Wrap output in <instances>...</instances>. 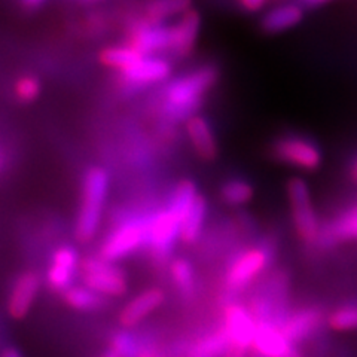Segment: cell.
Segmentation results:
<instances>
[{
  "label": "cell",
  "mask_w": 357,
  "mask_h": 357,
  "mask_svg": "<svg viewBox=\"0 0 357 357\" xmlns=\"http://www.w3.org/2000/svg\"><path fill=\"white\" fill-rule=\"evenodd\" d=\"M186 132L191 140L197 153L204 160H215L218 155V142L210 122L204 118L195 115L186 121Z\"/></svg>",
  "instance_id": "obj_19"
},
{
  "label": "cell",
  "mask_w": 357,
  "mask_h": 357,
  "mask_svg": "<svg viewBox=\"0 0 357 357\" xmlns=\"http://www.w3.org/2000/svg\"><path fill=\"white\" fill-rule=\"evenodd\" d=\"M332 2V0H301V3H304L307 6H321Z\"/></svg>",
  "instance_id": "obj_35"
},
{
  "label": "cell",
  "mask_w": 357,
  "mask_h": 357,
  "mask_svg": "<svg viewBox=\"0 0 357 357\" xmlns=\"http://www.w3.org/2000/svg\"><path fill=\"white\" fill-rule=\"evenodd\" d=\"M326 323L337 332L357 331V303H347L335 308L326 317Z\"/></svg>",
  "instance_id": "obj_28"
},
{
  "label": "cell",
  "mask_w": 357,
  "mask_h": 357,
  "mask_svg": "<svg viewBox=\"0 0 357 357\" xmlns=\"http://www.w3.org/2000/svg\"><path fill=\"white\" fill-rule=\"evenodd\" d=\"M170 274L176 287L178 289V292L182 294V296L189 298L194 295L195 290V275L192 265L189 264L186 259L178 258L172 262L170 265Z\"/></svg>",
  "instance_id": "obj_27"
},
{
  "label": "cell",
  "mask_w": 357,
  "mask_h": 357,
  "mask_svg": "<svg viewBox=\"0 0 357 357\" xmlns=\"http://www.w3.org/2000/svg\"><path fill=\"white\" fill-rule=\"evenodd\" d=\"M349 174H350V181L357 185V156H356V160L353 161V164L350 167Z\"/></svg>",
  "instance_id": "obj_36"
},
{
  "label": "cell",
  "mask_w": 357,
  "mask_h": 357,
  "mask_svg": "<svg viewBox=\"0 0 357 357\" xmlns=\"http://www.w3.org/2000/svg\"><path fill=\"white\" fill-rule=\"evenodd\" d=\"M286 192L298 237L308 245L319 244L323 227L320 225L317 211L314 206H312L307 182L304 178L292 177L287 182Z\"/></svg>",
  "instance_id": "obj_5"
},
{
  "label": "cell",
  "mask_w": 357,
  "mask_h": 357,
  "mask_svg": "<svg viewBox=\"0 0 357 357\" xmlns=\"http://www.w3.org/2000/svg\"><path fill=\"white\" fill-rule=\"evenodd\" d=\"M248 351L249 350L240 349V347H232V345H229V349L227 350V353L223 357H248Z\"/></svg>",
  "instance_id": "obj_32"
},
{
  "label": "cell",
  "mask_w": 357,
  "mask_h": 357,
  "mask_svg": "<svg viewBox=\"0 0 357 357\" xmlns=\"http://www.w3.org/2000/svg\"><path fill=\"white\" fill-rule=\"evenodd\" d=\"M118 73L121 88L126 93H137L169 79L172 75V64L161 55H149Z\"/></svg>",
  "instance_id": "obj_8"
},
{
  "label": "cell",
  "mask_w": 357,
  "mask_h": 357,
  "mask_svg": "<svg viewBox=\"0 0 357 357\" xmlns=\"http://www.w3.org/2000/svg\"><path fill=\"white\" fill-rule=\"evenodd\" d=\"M181 227L182 219L172 208L165 206L155 210L151 223L148 248L156 266L164 268L169 262L176 238L181 237Z\"/></svg>",
  "instance_id": "obj_7"
},
{
  "label": "cell",
  "mask_w": 357,
  "mask_h": 357,
  "mask_svg": "<svg viewBox=\"0 0 357 357\" xmlns=\"http://www.w3.org/2000/svg\"><path fill=\"white\" fill-rule=\"evenodd\" d=\"M223 329L228 335L229 345L249 350L256 333V320L249 308L241 304L229 303L223 311Z\"/></svg>",
  "instance_id": "obj_13"
},
{
  "label": "cell",
  "mask_w": 357,
  "mask_h": 357,
  "mask_svg": "<svg viewBox=\"0 0 357 357\" xmlns=\"http://www.w3.org/2000/svg\"><path fill=\"white\" fill-rule=\"evenodd\" d=\"M273 155L277 161L304 172L317 170L323 161L317 144L301 136H284L275 140Z\"/></svg>",
  "instance_id": "obj_9"
},
{
  "label": "cell",
  "mask_w": 357,
  "mask_h": 357,
  "mask_svg": "<svg viewBox=\"0 0 357 357\" xmlns=\"http://www.w3.org/2000/svg\"><path fill=\"white\" fill-rule=\"evenodd\" d=\"M134 50H137L144 57L160 55L170 51L172 47V26L160 24L148 20L132 22L128 30L127 42Z\"/></svg>",
  "instance_id": "obj_10"
},
{
  "label": "cell",
  "mask_w": 357,
  "mask_h": 357,
  "mask_svg": "<svg viewBox=\"0 0 357 357\" xmlns=\"http://www.w3.org/2000/svg\"><path fill=\"white\" fill-rule=\"evenodd\" d=\"M304 18V9L296 3H284L278 5L262 17L261 26L265 33L275 35L296 27Z\"/></svg>",
  "instance_id": "obj_20"
},
{
  "label": "cell",
  "mask_w": 357,
  "mask_h": 357,
  "mask_svg": "<svg viewBox=\"0 0 357 357\" xmlns=\"http://www.w3.org/2000/svg\"><path fill=\"white\" fill-rule=\"evenodd\" d=\"M165 299V295L161 289H149L144 290L143 294L137 295L132 301L122 308L119 320L124 326L131 328L134 325H137L139 321H142L144 317L153 310L158 308Z\"/></svg>",
  "instance_id": "obj_18"
},
{
  "label": "cell",
  "mask_w": 357,
  "mask_h": 357,
  "mask_svg": "<svg viewBox=\"0 0 357 357\" xmlns=\"http://www.w3.org/2000/svg\"><path fill=\"white\" fill-rule=\"evenodd\" d=\"M64 303L77 311H97L105 305V296L86 286H72L63 294Z\"/></svg>",
  "instance_id": "obj_25"
},
{
  "label": "cell",
  "mask_w": 357,
  "mask_h": 357,
  "mask_svg": "<svg viewBox=\"0 0 357 357\" xmlns=\"http://www.w3.org/2000/svg\"><path fill=\"white\" fill-rule=\"evenodd\" d=\"M0 357H21V354L14 347H8L2 351V356H0Z\"/></svg>",
  "instance_id": "obj_37"
},
{
  "label": "cell",
  "mask_w": 357,
  "mask_h": 357,
  "mask_svg": "<svg viewBox=\"0 0 357 357\" xmlns=\"http://www.w3.org/2000/svg\"><path fill=\"white\" fill-rule=\"evenodd\" d=\"M79 268L85 286L94 292L103 296H122L127 294V277L114 262L106 261L102 256H88Z\"/></svg>",
  "instance_id": "obj_6"
},
{
  "label": "cell",
  "mask_w": 357,
  "mask_h": 357,
  "mask_svg": "<svg viewBox=\"0 0 357 357\" xmlns=\"http://www.w3.org/2000/svg\"><path fill=\"white\" fill-rule=\"evenodd\" d=\"M77 2H82V3H94V2H100V0H77Z\"/></svg>",
  "instance_id": "obj_40"
},
{
  "label": "cell",
  "mask_w": 357,
  "mask_h": 357,
  "mask_svg": "<svg viewBox=\"0 0 357 357\" xmlns=\"http://www.w3.org/2000/svg\"><path fill=\"white\" fill-rule=\"evenodd\" d=\"M153 213L155 211H143L119 216L116 227L107 234L102 244L100 256L109 262H115L139 250L142 245H148Z\"/></svg>",
  "instance_id": "obj_3"
},
{
  "label": "cell",
  "mask_w": 357,
  "mask_h": 357,
  "mask_svg": "<svg viewBox=\"0 0 357 357\" xmlns=\"http://www.w3.org/2000/svg\"><path fill=\"white\" fill-rule=\"evenodd\" d=\"M192 0H152L144 10V20L165 24V21L176 15H183L191 10Z\"/></svg>",
  "instance_id": "obj_23"
},
{
  "label": "cell",
  "mask_w": 357,
  "mask_h": 357,
  "mask_svg": "<svg viewBox=\"0 0 357 357\" xmlns=\"http://www.w3.org/2000/svg\"><path fill=\"white\" fill-rule=\"evenodd\" d=\"M42 84L36 76L26 75L21 76L14 84V96L20 103H33L36 102V98L40 96Z\"/></svg>",
  "instance_id": "obj_29"
},
{
  "label": "cell",
  "mask_w": 357,
  "mask_h": 357,
  "mask_svg": "<svg viewBox=\"0 0 357 357\" xmlns=\"http://www.w3.org/2000/svg\"><path fill=\"white\" fill-rule=\"evenodd\" d=\"M347 241H357V203L345 207L326 227L321 228L319 244L332 245Z\"/></svg>",
  "instance_id": "obj_16"
},
{
  "label": "cell",
  "mask_w": 357,
  "mask_h": 357,
  "mask_svg": "<svg viewBox=\"0 0 357 357\" xmlns=\"http://www.w3.org/2000/svg\"><path fill=\"white\" fill-rule=\"evenodd\" d=\"M39 290V277L36 273L26 271L20 274L8 298V312L10 317L22 319L27 316L29 310L35 303L36 294Z\"/></svg>",
  "instance_id": "obj_15"
},
{
  "label": "cell",
  "mask_w": 357,
  "mask_h": 357,
  "mask_svg": "<svg viewBox=\"0 0 357 357\" xmlns=\"http://www.w3.org/2000/svg\"><path fill=\"white\" fill-rule=\"evenodd\" d=\"M107 191L109 176L106 170L91 167L84 177L81 206L76 218L75 236L79 241L86 243L96 236L102 222Z\"/></svg>",
  "instance_id": "obj_2"
},
{
  "label": "cell",
  "mask_w": 357,
  "mask_h": 357,
  "mask_svg": "<svg viewBox=\"0 0 357 357\" xmlns=\"http://www.w3.org/2000/svg\"><path fill=\"white\" fill-rule=\"evenodd\" d=\"M228 349V335L222 326L216 332L207 333L203 338L195 341L186 357H223Z\"/></svg>",
  "instance_id": "obj_21"
},
{
  "label": "cell",
  "mask_w": 357,
  "mask_h": 357,
  "mask_svg": "<svg viewBox=\"0 0 357 357\" xmlns=\"http://www.w3.org/2000/svg\"><path fill=\"white\" fill-rule=\"evenodd\" d=\"M47 0H21L22 6H24L26 9H30V10H35L38 8H40Z\"/></svg>",
  "instance_id": "obj_33"
},
{
  "label": "cell",
  "mask_w": 357,
  "mask_h": 357,
  "mask_svg": "<svg viewBox=\"0 0 357 357\" xmlns=\"http://www.w3.org/2000/svg\"><path fill=\"white\" fill-rule=\"evenodd\" d=\"M273 258V245L268 243L255 244L249 249L238 252L227 268L225 284H223L227 295L234 296L243 292L256 277L266 270Z\"/></svg>",
  "instance_id": "obj_4"
},
{
  "label": "cell",
  "mask_w": 357,
  "mask_h": 357,
  "mask_svg": "<svg viewBox=\"0 0 357 357\" xmlns=\"http://www.w3.org/2000/svg\"><path fill=\"white\" fill-rule=\"evenodd\" d=\"M201 31V15L191 9L183 14L174 26H172V47L170 52L176 55H188L192 51L194 45Z\"/></svg>",
  "instance_id": "obj_17"
},
{
  "label": "cell",
  "mask_w": 357,
  "mask_h": 357,
  "mask_svg": "<svg viewBox=\"0 0 357 357\" xmlns=\"http://www.w3.org/2000/svg\"><path fill=\"white\" fill-rule=\"evenodd\" d=\"M323 321H325V316H323V311L319 307L305 305L289 311L282 321L280 329L289 341L299 345L314 338L320 332Z\"/></svg>",
  "instance_id": "obj_11"
},
{
  "label": "cell",
  "mask_w": 357,
  "mask_h": 357,
  "mask_svg": "<svg viewBox=\"0 0 357 357\" xmlns=\"http://www.w3.org/2000/svg\"><path fill=\"white\" fill-rule=\"evenodd\" d=\"M215 66H203L165 84L161 91V115L165 121H189L203 106L204 97L218 81Z\"/></svg>",
  "instance_id": "obj_1"
},
{
  "label": "cell",
  "mask_w": 357,
  "mask_h": 357,
  "mask_svg": "<svg viewBox=\"0 0 357 357\" xmlns=\"http://www.w3.org/2000/svg\"><path fill=\"white\" fill-rule=\"evenodd\" d=\"M3 162H5V158H3V153H2V151H0V170H2V167H3Z\"/></svg>",
  "instance_id": "obj_39"
},
{
  "label": "cell",
  "mask_w": 357,
  "mask_h": 357,
  "mask_svg": "<svg viewBox=\"0 0 357 357\" xmlns=\"http://www.w3.org/2000/svg\"><path fill=\"white\" fill-rule=\"evenodd\" d=\"M136 357H160V354L153 347H151V345H146Z\"/></svg>",
  "instance_id": "obj_34"
},
{
  "label": "cell",
  "mask_w": 357,
  "mask_h": 357,
  "mask_svg": "<svg viewBox=\"0 0 357 357\" xmlns=\"http://www.w3.org/2000/svg\"><path fill=\"white\" fill-rule=\"evenodd\" d=\"M252 347L258 357H304L298 345L289 341L280 326L273 323H256Z\"/></svg>",
  "instance_id": "obj_12"
},
{
  "label": "cell",
  "mask_w": 357,
  "mask_h": 357,
  "mask_svg": "<svg viewBox=\"0 0 357 357\" xmlns=\"http://www.w3.org/2000/svg\"><path fill=\"white\" fill-rule=\"evenodd\" d=\"M144 55H142L137 50H134L131 45H114V47H107L100 52V63L103 66L114 69L116 72H122L131 67L134 63L142 60Z\"/></svg>",
  "instance_id": "obj_22"
},
{
  "label": "cell",
  "mask_w": 357,
  "mask_h": 357,
  "mask_svg": "<svg viewBox=\"0 0 357 357\" xmlns=\"http://www.w3.org/2000/svg\"><path fill=\"white\" fill-rule=\"evenodd\" d=\"M240 3L245 10H249V13H258V10L264 8L266 0H240Z\"/></svg>",
  "instance_id": "obj_31"
},
{
  "label": "cell",
  "mask_w": 357,
  "mask_h": 357,
  "mask_svg": "<svg viewBox=\"0 0 357 357\" xmlns=\"http://www.w3.org/2000/svg\"><path fill=\"white\" fill-rule=\"evenodd\" d=\"M102 357H118V356H116L114 351H112V350H109V351H106Z\"/></svg>",
  "instance_id": "obj_38"
},
{
  "label": "cell",
  "mask_w": 357,
  "mask_h": 357,
  "mask_svg": "<svg viewBox=\"0 0 357 357\" xmlns=\"http://www.w3.org/2000/svg\"><path fill=\"white\" fill-rule=\"evenodd\" d=\"M77 270V253L70 245H61L52 255L48 270V286L52 292H66L72 287L73 275Z\"/></svg>",
  "instance_id": "obj_14"
},
{
  "label": "cell",
  "mask_w": 357,
  "mask_h": 357,
  "mask_svg": "<svg viewBox=\"0 0 357 357\" xmlns=\"http://www.w3.org/2000/svg\"><path fill=\"white\" fill-rule=\"evenodd\" d=\"M207 215V201L203 195H198L192 208L189 210L182 227H181V240L186 244L195 243L203 229L204 220Z\"/></svg>",
  "instance_id": "obj_24"
},
{
  "label": "cell",
  "mask_w": 357,
  "mask_h": 357,
  "mask_svg": "<svg viewBox=\"0 0 357 357\" xmlns=\"http://www.w3.org/2000/svg\"><path fill=\"white\" fill-rule=\"evenodd\" d=\"M112 351L118 357H136L146 345H143L139 338L128 332H118L112 338Z\"/></svg>",
  "instance_id": "obj_30"
},
{
  "label": "cell",
  "mask_w": 357,
  "mask_h": 357,
  "mask_svg": "<svg viewBox=\"0 0 357 357\" xmlns=\"http://www.w3.org/2000/svg\"><path fill=\"white\" fill-rule=\"evenodd\" d=\"M253 197V188L243 178H231L220 188V198L228 206H243Z\"/></svg>",
  "instance_id": "obj_26"
}]
</instances>
